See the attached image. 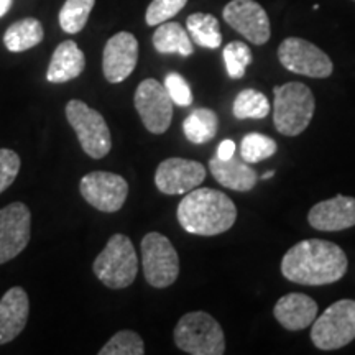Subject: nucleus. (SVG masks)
Wrapping results in <instances>:
<instances>
[{"mask_svg": "<svg viewBox=\"0 0 355 355\" xmlns=\"http://www.w3.org/2000/svg\"><path fill=\"white\" fill-rule=\"evenodd\" d=\"M347 266V255L337 243L308 239L286 252L282 260V275L296 285L322 286L343 279Z\"/></svg>", "mask_w": 355, "mask_h": 355, "instance_id": "1", "label": "nucleus"}, {"mask_svg": "<svg viewBox=\"0 0 355 355\" xmlns=\"http://www.w3.org/2000/svg\"><path fill=\"white\" fill-rule=\"evenodd\" d=\"M176 216L186 232L212 237L232 227L237 220V207L222 191L194 188L181 199Z\"/></svg>", "mask_w": 355, "mask_h": 355, "instance_id": "2", "label": "nucleus"}, {"mask_svg": "<svg viewBox=\"0 0 355 355\" xmlns=\"http://www.w3.org/2000/svg\"><path fill=\"white\" fill-rule=\"evenodd\" d=\"M273 123L285 137H298L313 121L316 101L303 83L291 81L273 89Z\"/></svg>", "mask_w": 355, "mask_h": 355, "instance_id": "3", "label": "nucleus"}, {"mask_svg": "<svg viewBox=\"0 0 355 355\" xmlns=\"http://www.w3.org/2000/svg\"><path fill=\"white\" fill-rule=\"evenodd\" d=\"M94 275L110 290H123L130 286L139 272V257L127 235L115 234L107 245L97 255L92 265Z\"/></svg>", "mask_w": 355, "mask_h": 355, "instance_id": "4", "label": "nucleus"}, {"mask_svg": "<svg viewBox=\"0 0 355 355\" xmlns=\"http://www.w3.org/2000/svg\"><path fill=\"white\" fill-rule=\"evenodd\" d=\"M175 344L191 355H222L225 352V337L220 324L204 311H193L178 321Z\"/></svg>", "mask_w": 355, "mask_h": 355, "instance_id": "5", "label": "nucleus"}, {"mask_svg": "<svg viewBox=\"0 0 355 355\" xmlns=\"http://www.w3.org/2000/svg\"><path fill=\"white\" fill-rule=\"evenodd\" d=\"M355 339V300H339L311 324V340L321 350H337Z\"/></svg>", "mask_w": 355, "mask_h": 355, "instance_id": "6", "label": "nucleus"}, {"mask_svg": "<svg viewBox=\"0 0 355 355\" xmlns=\"http://www.w3.org/2000/svg\"><path fill=\"white\" fill-rule=\"evenodd\" d=\"M66 117L69 125L76 132L79 144L91 158L101 159L107 157L112 148V137L105 119L86 102L73 99L66 105Z\"/></svg>", "mask_w": 355, "mask_h": 355, "instance_id": "7", "label": "nucleus"}, {"mask_svg": "<svg viewBox=\"0 0 355 355\" xmlns=\"http://www.w3.org/2000/svg\"><path fill=\"white\" fill-rule=\"evenodd\" d=\"M141 265L145 279L153 288H168L180 275V257L170 239L150 232L141 239Z\"/></svg>", "mask_w": 355, "mask_h": 355, "instance_id": "8", "label": "nucleus"}, {"mask_svg": "<svg viewBox=\"0 0 355 355\" xmlns=\"http://www.w3.org/2000/svg\"><path fill=\"white\" fill-rule=\"evenodd\" d=\"M278 60L290 73L314 79L329 78L334 71L331 58L308 40L290 37L278 46Z\"/></svg>", "mask_w": 355, "mask_h": 355, "instance_id": "9", "label": "nucleus"}, {"mask_svg": "<svg viewBox=\"0 0 355 355\" xmlns=\"http://www.w3.org/2000/svg\"><path fill=\"white\" fill-rule=\"evenodd\" d=\"M137 112L146 130L155 135H162L171 125L173 101L168 94L165 84L148 78L139 84L133 97Z\"/></svg>", "mask_w": 355, "mask_h": 355, "instance_id": "10", "label": "nucleus"}, {"mask_svg": "<svg viewBox=\"0 0 355 355\" xmlns=\"http://www.w3.org/2000/svg\"><path fill=\"white\" fill-rule=\"evenodd\" d=\"M81 196L97 211L117 212L127 201L128 183L121 175L109 171L87 173L79 184Z\"/></svg>", "mask_w": 355, "mask_h": 355, "instance_id": "11", "label": "nucleus"}, {"mask_svg": "<svg viewBox=\"0 0 355 355\" xmlns=\"http://www.w3.org/2000/svg\"><path fill=\"white\" fill-rule=\"evenodd\" d=\"M32 235V214L24 202H12L0 209V265L19 257Z\"/></svg>", "mask_w": 355, "mask_h": 355, "instance_id": "12", "label": "nucleus"}, {"mask_svg": "<svg viewBox=\"0 0 355 355\" xmlns=\"http://www.w3.org/2000/svg\"><path fill=\"white\" fill-rule=\"evenodd\" d=\"M225 24L254 44H265L272 37V26L265 8L255 0H230L222 10Z\"/></svg>", "mask_w": 355, "mask_h": 355, "instance_id": "13", "label": "nucleus"}, {"mask_svg": "<svg viewBox=\"0 0 355 355\" xmlns=\"http://www.w3.org/2000/svg\"><path fill=\"white\" fill-rule=\"evenodd\" d=\"M206 166L194 159L168 158L155 171V184L163 194H186L206 180Z\"/></svg>", "mask_w": 355, "mask_h": 355, "instance_id": "14", "label": "nucleus"}, {"mask_svg": "<svg viewBox=\"0 0 355 355\" xmlns=\"http://www.w3.org/2000/svg\"><path fill=\"white\" fill-rule=\"evenodd\" d=\"M139 61V42L128 32L109 38L102 53V73L110 84H119L130 76Z\"/></svg>", "mask_w": 355, "mask_h": 355, "instance_id": "15", "label": "nucleus"}, {"mask_svg": "<svg viewBox=\"0 0 355 355\" xmlns=\"http://www.w3.org/2000/svg\"><path fill=\"white\" fill-rule=\"evenodd\" d=\"M308 222L313 229L321 232H339L355 225V198L337 194L314 204L308 214Z\"/></svg>", "mask_w": 355, "mask_h": 355, "instance_id": "16", "label": "nucleus"}, {"mask_svg": "<svg viewBox=\"0 0 355 355\" xmlns=\"http://www.w3.org/2000/svg\"><path fill=\"white\" fill-rule=\"evenodd\" d=\"M30 301L24 288L13 286L0 300V345L20 336L28 321Z\"/></svg>", "mask_w": 355, "mask_h": 355, "instance_id": "17", "label": "nucleus"}, {"mask_svg": "<svg viewBox=\"0 0 355 355\" xmlns=\"http://www.w3.org/2000/svg\"><path fill=\"white\" fill-rule=\"evenodd\" d=\"M273 316L286 331H303L318 316V303L303 293H288L277 301Z\"/></svg>", "mask_w": 355, "mask_h": 355, "instance_id": "18", "label": "nucleus"}, {"mask_svg": "<svg viewBox=\"0 0 355 355\" xmlns=\"http://www.w3.org/2000/svg\"><path fill=\"white\" fill-rule=\"evenodd\" d=\"M209 170L217 183L227 189L239 191V193H245V191L255 188L257 180H259V175L250 166V163L243 162L235 155L229 159H220L217 157L211 158Z\"/></svg>", "mask_w": 355, "mask_h": 355, "instance_id": "19", "label": "nucleus"}, {"mask_svg": "<svg viewBox=\"0 0 355 355\" xmlns=\"http://www.w3.org/2000/svg\"><path fill=\"white\" fill-rule=\"evenodd\" d=\"M84 68H86V56L83 50L73 40H66L58 44L53 53L46 79L53 84L69 83L81 76Z\"/></svg>", "mask_w": 355, "mask_h": 355, "instance_id": "20", "label": "nucleus"}, {"mask_svg": "<svg viewBox=\"0 0 355 355\" xmlns=\"http://www.w3.org/2000/svg\"><path fill=\"white\" fill-rule=\"evenodd\" d=\"M153 46L162 55L191 56L194 53L193 40L188 30H184L178 21H165L158 25L157 32L153 33Z\"/></svg>", "mask_w": 355, "mask_h": 355, "instance_id": "21", "label": "nucleus"}, {"mask_svg": "<svg viewBox=\"0 0 355 355\" xmlns=\"http://www.w3.org/2000/svg\"><path fill=\"white\" fill-rule=\"evenodd\" d=\"M43 37V25L40 24V20L30 17V19L19 20L8 26L3 35V43L8 51L21 53L42 43Z\"/></svg>", "mask_w": 355, "mask_h": 355, "instance_id": "22", "label": "nucleus"}, {"mask_svg": "<svg viewBox=\"0 0 355 355\" xmlns=\"http://www.w3.org/2000/svg\"><path fill=\"white\" fill-rule=\"evenodd\" d=\"M186 28L191 40L199 46L216 50L222 44V33L219 20L211 13H193L186 20Z\"/></svg>", "mask_w": 355, "mask_h": 355, "instance_id": "23", "label": "nucleus"}, {"mask_svg": "<svg viewBox=\"0 0 355 355\" xmlns=\"http://www.w3.org/2000/svg\"><path fill=\"white\" fill-rule=\"evenodd\" d=\"M219 130V117L211 109L193 110L183 122V132L186 139L193 144H206L217 135Z\"/></svg>", "mask_w": 355, "mask_h": 355, "instance_id": "24", "label": "nucleus"}, {"mask_svg": "<svg viewBox=\"0 0 355 355\" xmlns=\"http://www.w3.org/2000/svg\"><path fill=\"white\" fill-rule=\"evenodd\" d=\"M232 112L239 121H247V119L260 121L270 114V102L265 94L255 89H243L235 97Z\"/></svg>", "mask_w": 355, "mask_h": 355, "instance_id": "25", "label": "nucleus"}, {"mask_svg": "<svg viewBox=\"0 0 355 355\" xmlns=\"http://www.w3.org/2000/svg\"><path fill=\"white\" fill-rule=\"evenodd\" d=\"M96 0H66L60 10V26L66 33H79L86 26Z\"/></svg>", "mask_w": 355, "mask_h": 355, "instance_id": "26", "label": "nucleus"}, {"mask_svg": "<svg viewBox=\"0 0 355 355\" xmlns=\"http://www.w3.org/2000/svg\"><path fill=\"white\" fill-rule=\"evenodd\" d=\"M277 141L270 139L268 135H263V133H247L242 139L241 144V158L243 162L250 163H260L263 159L273 157L277 153Z\"/></svg>", "mask_w": 355, "mask_h": 355, "instance_id": "27", "label": "nucleus"}, {"mask_svg": "<svg viewBox=\"0 0 355 355\" xmlns=\"http://www.w3.org/2000/svg\"><path fill=\"white\" fill-rule=\"evenodd\" d=\"M222 58H224L229 78L232 79L245 76L247 68L252 64V51L243 42H230L222 51Z\"/></svg>", "mask_w": 355, "mask_h": 355, "instance_id": "28", "label": "nucleus"}, {"mask_svg": "<svg viewBox=\"0 0 355 355\" xmlns=\"http://www.w3.org/2000/svg\"><path fill=\"white\" fill-rule=\"evenodd\" d=\"M144 339L135 331H121L99 350V355H144Z\"/></svg>", "mask_w": 355, "mask_h": 355, "instance_id": "29", "label": "nucleus"}, {"mask_svg": "<svg viewBox=\"0 0 355 355\" xmlns=\"http://www.w3.org/2000/svg\"><path fill=\"white\" fill-rule=\"evenodd\" d=\"M188 0H153L146 8V25L158 26L183 10Z\"/></svg>", "mask_w": 355, "mask_h": 355, "instance_id": "30", "label": "nucleus"}, {"mask_svg": "<svg viewBox=\"0 0 355 355\" xmlns=\"http://www.w3.org/2000/svg\"><path fill=\"white\" fill-rule=\"evenodd\" d=\"M20 157L13 150L0 148V194L10 188L20 171Z\"/></svg>", "mask_w": 355, "mask_h": 355, "instance_id": "31", "label": "nucleus"}, {"mask_svg": "<svg viewBox=\"0 0 355 355\" xmlns=\"http://www.w3.org/2000/svg\"><path fill=\"white\" fill-rule=\"evenodd\" d=\"M165 87L170 94L173 104L180 105V107H188L193 104V92L186 79L178 73H170L165 78Z\"/></svg>", "mask_w": 355, "mask_h": 355, "instance_id": "32", "label": "nucleus"}, {"mask_svg": "<svg viewBox=\"0 0 355 355\" xmlns=\"http://www.w3.org/2000/svg\"><path fill=\"white\" fill-rule=\"evenodd\" d=\"M234 155H235V144H234V141L232 140L220 141L219 148H217L216 157L220 158V159H229V158H232Z\"/></svg>", "mask_w": 355, "mask_h": 355, "instance_id": "33", "label": "nucleus"}, {"mask_svg": "<svg viewBox=\"0 0 355 355\" xmlns=\"http://www.w3.org/2000/svg\"><path fill=\"white\" fill-rule=\"evenodd\" d=\"M13 0H0V17H3L6 13L10 10Z\"/></svg>", "mask_w": 355, "mask_h": 355, "instance_id": "34", "label": "nucleus"}, {"mask_svg": "<svg viewBox=\"0 0 355 355\" xmlns=\"http://www.w3.org/2000/svg\"><path fill=\"white\" fill-rule=\"evenodd\" d=\"M275 175V171H268V173H265L263 175V180H270V178H272Z\"/></svg>", "mask_w": 355, "mask_h": 355, "instance_id": "35", "label": "nucleus"}, {"mask_svg": "<svg viewBox=\"0 0 355 355\" xmlns=\"http://www.w3.org/2000/svg\"><path fill=\"white\" fill-rule=\"evenodd\" d=\"M354 2H355V0H354Z\"/></svg>", "mask_w": 355, "mask_h": 355, "instance_id": "36", "label": "nucleus"}]
</instances>
